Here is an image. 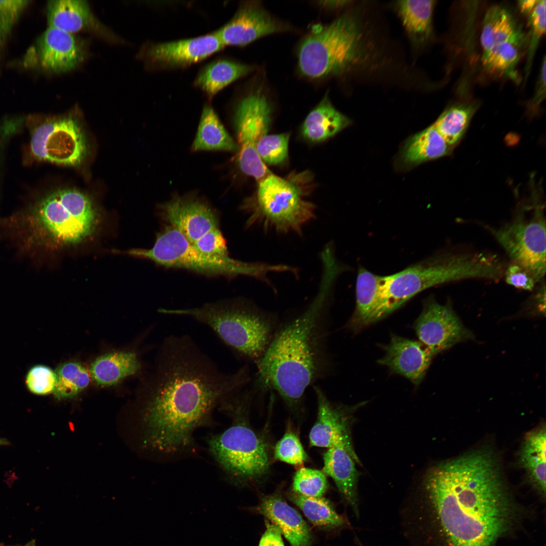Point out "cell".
Segmentation results:
<instances>
[{
    "label": "cell",
    "mask_w": 546,
    "mask_h": 546,
    "mask_svg": "<svg viewBox=\"0 0 546 546\" xmlns=\"http://www.w3.org/2000/svg\"><path fill=\"white\" fill-rule=\"evenodd\" d=\"M401 514L411 546H493L514 518L496 458L476 449L433 466Z\"/></svg>",
    "instance_id": "6da1fadb"
},
{
    "label": "cell",
    "mask_w": 546,
    "mask_h": 546,
    "mask_svg": "<svg viewBox=\"0 0 546 546\" xmlns=\"http://www.w3.org/2000/svg\"><path fill=\"white\" fill-rule=\"evenodd\" d=\"M157 356L141 411L142 445L162 462L175 461L197 453L196 430L210 425L214 410L250 377L247 367L222 372L186 335L165 338Z\"/></svg>",
    "instance_id": "7a4b0ae2"
},
{
    "label": "cell",
    "mask_w": 546,
    "mask_h": 546,
    "mask_svg": "<svg viewBox=\"0 0 546 546\" xmlns=\"http://www.w3.org/2000/svg\"><path fill=\"white\" fill-rule=\"evenodd\" d=\"M334 277L324 274L308 308L274 334L258 366V382L273 388L290 406L301 401L320 376L323 362L321 324Z\"/></svg>",
    "instance_id": "3957f363"
},
{
    "label": "cell",
    "mask_w": 546,
    "mask_h": 546,
    "mask_svg": "<svg viewBox=\"0 0 546 546\" xmlns=\"http://www.w3.org/2000/svg\"><path fill=\"white\" fill-rule=\"evenodd\" d=\"M379 49L364 21L346 12L330 23L314 26L297 49L300 73L311 80L341 77L374 69Z\"/></svg>",
    "instance_id": "277c9868"
},
{
    "label": "cell",
    "mask_w": 546,
    "mask_h": 546,
    "mask_svg": "<svg viewBox=\"0 0 546 546\" xmlns=\"http://www.w3.org/2000/svg\"><path fill=\"white\" fill-rule=\"evenodd\" d=\"M506 266L496 255L490 253L447 252L383 276L384 317L435 286L472 279L498 281L504 277Z\"/></svg>",
    "instance_id": "5b68a950"
},
{
    "label": "cell",
    "mask_w": 546,
    "mask_h": 546,
    "mask_svg": "<svg viewBox=\"0 0 546 546\" xmlns=\"http://www.w3.org/2000/svg\"><path fill=\"white\" fill-rule=\"evenodd\" d=\"M158 312L189 316L205 325L231 349L257 364L274 335L273 320L241 300H221L186 308H162Z\"/></svg>",
    "instance_id": "8992f818"
},
{
    "label": "cell",
    "mask_w": 546,
    "mask_h": 546,
    "mask_svg": "<svg viewBox=\"0 0 546 546\" xmlns=\"http://www.w3.org/2000/svg\"><path fill=\"white\" fill-rule=\"evenodd\" d=\"M312 181L307 171L287 177L269 174L258 182L256 194L244 206L249 214L246 226L300 235L303 226L315 217V205L305 198Z\"/></svg>",
    "instance_id": "52a82bcc"
},
{
    "label": "cell",
    "mask_w": 546,
    "mask_h": 546,
    "mask_svg": "<svg viewBox=\"0 0 546 546\" xmlns=\"http://www.w3.org/2000/svg\"><path fill=\"white\" fill-rule=\"evenodd\" d=\"M124 253L165 267L187 269L209 276H246L268 284V274L289 269L285 264L247 262L229 256L207 255L197 250L178 230L170 225L158 233L152 248L133 249Z\"/></svg>",
    "instance_id": "ba28073f"
},
{
    "label": "cell",
    "mask_w": 546,
    "mask_h": 546,
    "mask_svg": "<svg viewBox=\"0 0 546 546\" xmlns=\"http://www.w3.org/2000/svg\"><path fill=\"white\" fill-rule=\"evenodd\" d=\"M240 397L225 401L220 407L233 417L232 425L208 440L209 452L232 483L246 486L266 475L269 467L266 442L240 415Z\"/></svg>",
    "instance_id": "9c48e42d"
},
{
    "label": "cell",
    "mask_w": 546,
    "mask_h": 546,
    "mask_svg": "<svg viewBox=\"0 0 546 546\" xmlns=\"http://www.w3.org/2000/svg\"><path fill=\"white\" fill-rule=\"evenodd\" d=\"M35 232L47 243L70 246L89 239L96 231L99 215L92 200L74 189H63L46 196L33 212Z\"/></svg>",
    "instance_id": "30bf717a"
},
{
    "label": "cell",
    "mask_w": 546,
    "mask_h": 546,
    "mask_svg": "<svg viewBox=\"0 0 546 546\" xmlns=\"http://www.w3.org/2000/svg\"><path fill=\"white\" fill-rule=\"evenodd\" d=\"M520 210L511 221L501 226L486 228L511 262L526 269L540 283L544 280L546 267L543 210L538 201H534Z\"/></svg>",
    "instance_id": "8fae6325"
},
{
    "label": "cell",
    "mask_w": 546,
    "mask_h": 546,
    "mask_svg": "<svg viewBox=\"0 0 546 546\" xmlns=\"http://www.w3.org/2000/svg\"><path fill=\"white\" fill-rule=\"evenodd\" d=\"M480 42L481 61L487 71L504 77L516 73L528 40L508 9L497 5L489 8L483 20Z\"/></svg>",
    "instance_id": "7c38bea8"
},
{
    "label": "cell",
    "mask_w": 546,
    "mask_h": 546,
    "mask_svg": "<svg viewBox=\"0 0 546 546\" xmlns=\"http://www.w3.org/2000/svg\"><path fill=\"white\" fill-rule=\"evenodd\" d=\"M272 114V106L267 93L259 86L241 99L235 112L238 163L244 173L257 182L271 173L258 155L256 147L267 134Z\"/></svg>",
    "instance_id": "4fadbf2b"
},
{
    "label": "cell",
    "mask_w": 546,
    "mask_h": 546,
    "mask_svg": "<svg viewBox=\"0 0 546 546\" xmlns=\"http://www.w3.org/2000/svg\"><path fill=\"white\" fill-rule=\"evenodd\" d=\"M30 150L36 159L77 166L87 152V141L79 121L67 115L50 119L33 130Z\"/></svg>",
    "instance_id": "5bb4252c"
},
{
    "label": "cell",
    "mask_w": 546,
    "mask_h": 546,
    "mask_svg": "<svg viewBox=\"0 0 546 546\" xmlns=\"http://www.w3.org/2000/svg\"><path fill=\"white\" fill-rule=\"evenodd\" d=\"M414 328L419 341L434 355L474 338L457 315L450 300L442 304L433 298L425 300Z\"/></svg>",
    "instance_id": "9a60e30c"
},
{
    "label": "cell",
    "mask_w": 546,
    "mask_h": 546,
    "mask_svg": "<svg viewBox=\"0 0 546 546\" xmlns=\"http://www.w3.org/2000/svg\"><path fill=\"white\" fill-rule=\"evenodd\" d=\"M291 29L260 2L250 1L242 2L231 19L215 32L224 46H244L262 37Z\"/></svg>",
    "instance_id": "2e32d148"
},
{
    "label": "cell",
    "mask_w": 546,
    "mask_h": 546,
    "mask_svg": "<svg viewBox=\"0 0 546 546\" xmlns=\"http://www.w3.org/2000/svg\"><path fill=\"white\" fill-rule=\"evenodd\" d=\"M224 47L214 31L196 37L150 44L143 56L155 68H179L201 61Z\"/></svg>",
    "instance_id": "e0dca14e"
},
{
    "label": "cell",
    "mask_w": 546,
    "mask_h": 546,
    "mask_svg": "<svg viewBox=\"0 0 546 546\" xmlns=\"http://www.w3.org/2000/svg\"><path fill=\"white\" fill-rule=\"evenodd\" d=\"M162 218L178 230L191 243L209 231L219 228L213 208L202 200L177 196L159 206Z\"/></svg>",
    "instance_id": "ac0fdd59"
},
{
    "label": "cell",
    "mask_w": 546,
    "mask_h": 546,
    "mask_svg": "<svg viewBox=\"0 0 546 546\" xmlns=\"http://www.w3.org/2000/svg\"><path fill=\"white\" fill-rule=\"evenodd\" d=\"M318 412L316 421L309 435L312 446L344 449L355 462H360L353 446L350 421L346 409L331 402L323 391L314 387Z\"/></svg>",
    "instance_id": "d6986e66"
},
{
    "label": "cell",
    "mask_w": 546,
    "mask_h": 546,
    "mask_svg": "<svg viewBox=\"0 0 546 546\" xmlns=\"http://www.w3.org/2000/svg\"><path fill=\"white\" fill-rule=\"evenodd\" d=\"M383 348L385 353L378 362L406 377L416 386L422 381L434 356L419 341L394 334L391 336L389 344Z\"/></svg>",
    "instance_id": "ffe728a7"
},
{
    "label": "cell",
    "mask_w": 546,
    "mask_h": 546,
    "mask_svg": "<svg viewBox=\"0 0 546 546\" xmlns=\"http://www.w3.org/2000/svg\"><path fill=\"white\" fill-rule=\"evenodd\" d=\"M41 66L57 73L75 68L83 60L84 44L73 34L49 26L38 41Z\"/></svg>",
    "instance_id": "44dd1931"
},
{
    "label": "cell",
    "mask_w": 546,
    "mask_h": 546,
    "mask_svg": "<svg viewBox=\"0 0 546 546\" xmlns=\"http://www.w3.org/2000/svg\"><path fill=\"white\" fill-rule=\"evenodd\" d=\"M252 510L277 526L291 546H310V530L300 514L279 494L263 496Z\"/></svg>",
    "instance_id": "7402d4cb"
},
{
    "label": "cell",
    "mask_w": 546,
    "mask_h": 546,
    "mask_svg": "<svg viewBox=\"0 0 546 546\" xmlns=\"http://www.w3.org/2000/svg\"><path fill=\"white\" fill-rule=\"evenodd\" d=\"M383 277L360 268L356 284L355 310L350 320L356 330L384 318Z\"/></svg>",
    "instance_id": "603a6c76"
},
{
    "label": "cell",
    "mask_w": 546,
    "mask_h": 546,
    "mask_svg": "<svg viewBox=\"0 0 546 546\" xmlns=\"http://www.w3.org/2000/svg\"><path fill=\"white\" fill-rule=\"evenodd\" d=\"M47 16L49 26L72 34L82 30L101 32L104 29L85 1H50Z\"/></svg>",
    "instance_id": "cb8c5ba5"
},
{
    "label": "cell",
    "mask_w": 546,
    "mask_h": 546,
    "mask_svg": "<svg viewBox=\"0 0 546 546\" xmlns=\"http://www.w3.org/2000/svg\"><path fill=\"white\" fill-rule=\"evenodd\" d=\"M323 472L334 481L345 501L358 516L357 480L359 475L355 462L340 447L329 448L323 454Z\"/></svg>",
    "instance_id": "d4e9b609"
},
{
    "label": "cell",
    "mask_w": 546,
    "mask_h": 546,
    "mask_svg": "<svg viewBox=\"0 0 546 546\" xmlns=\"http://www.w3.org/2000/svg\"><path fill=\"white\" fill-rule=\"evenodd\" d=\"M433 124L408 138L403 145L399 162L410 168L451 153L452 150Z\"/></svg>",
    "instance_id": "484cf974"
},
{
    "label": "cell",
    "mask_w": 546,
    "mask_h": 546,
    "mask_svg": "<svg viewBox=\"0 0 546 546\" xmlns=\"http://www.w3.org/2000/svg\"><path fill=\"white\" fill-rule=\"evenodd\" d=\"M351 120L336 109L326 94L309 113L301 128L303 137L309 142H324L348 126Z\"/></svg>",
    "instance_id": "4316f807"
},
{
    "label": "cell",
    "mask_w": 546,
    "mask_h": 546,
    "mask_svg": "<svg viewBox=\"0 0 546 546\" xmlns=\"http://www.w3.org/2000/svg\"><path fill=\"white\" fill-rule=\"evenodd\" d=\"M435 1H399L396 12L412 43L425 45L433 35V14Z\"/></svg>",
    "instance_id": "83f0119b"
},
{
    "label": "cell",
    "mask_w": 546,
    "mask_h": 546,
    "mask_svg": "<svg viewBox=\"0 0 546 546\" xmlns=\"http://www.w3.org/2000/svg\"><path fill=\"white\" fill-rule=\"evenodd\" d=\"M545 425L528 433L520 452V463L534 487L542 495L545 493Z\"/></svg>",
    "instance_id": "f1b7e54d"
},
{
    "label": "cell",
    "mask_w": 546,
    "mask_h": 546,
    "mask_svg": "<svg viewBox=\"0 0 546 546\" xmlns=\"http://www.w3.org/2000/svg\"><path fill=\"white\" fill-rule=\"evenodd\" d=\"M255 66L227 59L209 63L198 73L194 84L211 99L224 87L255 69Z\"/></svg>",
    "instance_id": "f546056e"
},
{
    "label": "cell",
    "mask_w": 546,
    "mask_h": 546,
    "mask_svg": "<svg viewBox=\"0 0 546 546\" xmlns=\"http://www.w3.org/2000/svg\"><path fill=\"white\" fill-rule=\"evenodd\" d=\"M140 363L131 352H113L98 357L90 365V373L95 382L102 386L117 384L140 370Z\"/></svg>",
    "instance_id": "4dcf8cb0"
},
{
    "label": "cell",
    "mask_w": 546,
    "mask_h": 546,
    "mask_svg": "<svg viewBox=\"0 0 546 546\" xmlns=\"http://www.w3.org/2000/svg\"><path fill=\"white\" fill-rule=\"evenodd\" d=\"M194 151L221 150L234 152L238 146L225 130L218 116L210 106L202 112L198 131L192 144Z\"/></svg>",
    "instance_id": "1f68e13d"
},
{
    "label": "cell",
    "mask_w": 546,
    "mask_h": 546,
    "mask_svg": "<svg viewBox=\"0 0 546 546\" xmlns=\"http://www.w3.org/2000/svg\"><path fill=\"white\" fill-rule=\"evenodd\" d=\"M474 102L453 104L446 108L433 123L452 149L460 142L478 109Z\"/></svg>",
    "instance_id": "d6a6232c"
},
{
    "label": "cell",
    "mask_w": 546,
    "mask_h": 546,
    "mask_svg": "<svg viewBox=\"0 0 546 546\" xmlns=\"http://www.w3.org/2000/svg\"><path fill=\"white\" fill-rule=\"evenodd\" d=\"M287 495L301 509L308 520L317 527L334 529L347 524L345 518L336 512L326 498L306 496L292 491L288 492Z\"/></svg>",
    "instance_id": "836d02e7"
},
{
    "label": "cell",
    "mask_w": 546,
    "mask_h": 546,
    "mask_svg": "<svg viewBox=\"0 0 546 546\" xmlns=\"http://www.w3.org/2000/svg\"><path fill=\"white\" fill-rule=\"evenodd\" d=\"M55 372L56 382L53 393L57 399L76 396L87 386L90 381L87 370L77 362L61 364Z\"/></svg>",
    "instance_id": "e575fe53"
},
{
    "label": "cell",
    "mask_w": 546,
    "mask_h": 546,
    "mask_svg": "<svg viewBox=\"0 0 546 546\" xmlns=\"http://www.w3.org/2000/svg\"><path fill=\"white\" fill-rule=\"evenodd\" d=\"M530 28L529 40L527 45L525 79L531 69L536 51L539 41L545 32L546 1H538L534 9L527 15Z\"/></svg>",
    "instance_id": "d590c367"
},
{
    "label": "cell",
    "mask_w": 546,
    "mask_h": 546,
    "mask_svg": "<svg viewBox=\"0 0 546 546\" xmlns=\"http://www.w3.org/2000/svg\"><path fill=\"white\" fill-rule=\"evenodd\" d=\"M328 481L324 472L303 467L294 474L292 491L302 495L320 497L326 492Z\"/></svg>",
    "instance_id": "8d00e7d4"
},
{
    "label": "cell",
    "mask_w": 546,
    "mask_h": 546,
    "mask_svg": "<svg viewBox=\"0 0 546 546\" xmlns=\"http://www.w3.org/2000/svg\"><path fill=\"white\" fill-rule=\"evenodd\" d=\"M289 132L276 134H266L258 141L256 152L264 163L278 165L283 163L288 157Z\"/></svg>",
    "instance_id": "74e56055"
},
{
    "label": "cell",
    "mask_w": 546,
    "mask_h": 546,
    "mask_svg": "<svg viewBox=\"0 0 546 546\" xmlns=\"http://www.w3.org/2000/svg\"><path fill=\"white\" fill-rule=\"evenodd\" d=\"M274 458L294 466L301 465L308 460V456L299 438L292 431L286 432L276 444Z\"/></svg>",
    "instance_id": "f35d334b"
},
{
    "label": "cell",
    "mask_w": 546,
    "mask_h": 546,
    "mask_svg": "<svg viewBox=\"0 0 546 546\" xmlns=\"http://www.w3.org/2000/svg\"><path fill=\"white\" fill-rule=\"evenodd\" d=\"M56 382L55 372L43 365H35L28 372L25 382L28 390L37 395L53 392Z\"/></svg>",
    "instance_id": "ab89813d"
},
{
    "label": "cell",
    "mask_w": 546,
    "mask_h": 546,
    "mask_svg": "<svg viewBox=\"0 0 546 546\" xmlns=\"http://www.w3.org/2000/svg\"><path fill=\"white\" fill-rule=\"evenodd\" d=\"M29 2L26 0H0V53L14 25Z\"/></svg>",
    "instance_id": "60d3db41"
},
{
    "label": "cell",
    "mask_w": 546,
    "mask_h": 546,
    "mask_svg": "<svg viewBox=\"0 0 546 546\" xmlns=\"http://www.w3.org/2000/svg\"><path fill=\"white\" fill-rule=\"evenodd\" d=\"M192 244L197 250L207 255L229 256L225 239L219 228L209 231Z\"/></svg>",
    "instance_id": "b9f144b4"
},
{
    "label": "cell",
    "mask_w": 546,
    "mask_h": 546,
    "mask_svg": "<svg viewBox=\"0 0 546 546\" xmlns=\"http://www.w3.org/2000/svg\"><path fill=\"white\" fill-rule=\"evenodd\" d=\"M504 277L509 285L524 290L532 291L539 283L528 270L512 262L507 266Z\"/></svg>",
    "instance_id": "7bdbcfd3"
},
{
    "label": "cell",
    "mask_w": 546,
    "mask_h": 546,
    "mask_svg": "<svg viewBox=\"0 0 546 546\" xmlns=\"http://www.w3.org/2000/svg\"><path fill=\"white\" fill-rule=\"evenodd\" d=\"M545 82H546V60L544 56L541 65L539 74L538 76L537 84L536 85L534 94L531 101L529 103L528 107L530 111H534L540 105L545 96Z\"/></svg>",
    "instance_id": "ee69618b"
},
{
    "label": "cell",
    "mask_w": 546,
    "mask_h": 546,
    "mask_svg": "<svg viewBox=\"0 0 546 546\" xmlns=\"http://www.w3.org/2000/svg\"><path fill=\"white\" fill-rule=\"evenodd\" d=\"M266 529L259 541V546H284L282 532L279 527L266 519Z\"/></svg>",
    "instance_id": "f6af8a7d"
},
{
    "label": "cell",
    "mask_w": 546,
    "mask_h": 546,
    "mask_svg": "<svg viewBox=\"0 0 546 546\" xmlns=\"http://www.w3.org/2000/svg\"><path fill=\"white\" fill-rule=\"evenodd\" d=\"M317 3V5L325 9L334 11L345 8L349 6L352 2L350 1H321Z\"/></svg>",
    "instance_id": "bcb514c9"
},
{
    "label": "cell",
    "mask_w": 546,
    "mask_h": 546,
    "mask_svg": "<svg viewBox=\"0 0 546 546\" xmlns=\"http://www.w3.org/2000/svg\"><path fill=\"white\" fill-rule=\"evenodd\" d=\"M537 0L520 1L518 6L521 12L525 15H528L535 7Z\"/></svg>",
    "instance_id": "7dc6e473"
},
{
    "label": "cell",
    "mask_w": 546,
    "mask_h": 546,
    "mask_svg": "<svg viewBox=\"0 0 546 546\" xmlns=\"http://www.w3.org/2000/svg\"><path fill=\"white\" fill-rule=\"evenodd\" d=\"M9 441L6 438H0V446L9 445Z\"/></svg>",
    "instance_id": "c3c4849f"
},
{
    "label": "cell",
    "mask_w": 546,
    "mask_h": 546,
    "mask_svg": "<svg viewBox=\"0 0 546 546\" xmlns=\"http://www.w3.org/2000/svg\"><path fill=\"white\" fill-rule=\"evenodd\" d=\"M24 546H35V542H34V541H30V542H28V543H27L26 544H25Z\"/></svg>",
    "instance_id": "681fc988"
}]
</instances>
